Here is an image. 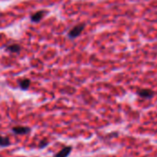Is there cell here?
Here are the masks:
<instances>
[{"mask_svg":"<svg viewBox=\"0 0 157 157\" xmlns=\"http://www.w3.org/2000/svg\"><path fill=\"white\" fill-rule=\"evenodd\" d=\"M31 129L29 127L25 126H15L12 128V132L17 135H26L30 132Z\"/></svg>","mask_w":157,"mask_h":157,"instance_id":"6da1fadb","label":"cell"},{"mask_svg":"<svg viewBox=\"0 0 157 157\" xmlns=\"http://www.w3.org/2000/svg\"><path fill=\"white\" fill-rule=\"evenodd\" d=\"M84 29H85V24H80V25L75 26L69 32V37L70 38H76V37H78L81 34V32L83 31Z\"/></svg>","mask_w":157,"mask_h":157,"instance_id":"7a4b0ae2","label":"cell"},{"mask_svg":"<svg viewBox=\"0 0 157 157\" xmlns=\"http://www.w3.org/2000/svg\"><path fill=\"white\" fill-rule=\"evenodd\" d=\"M137 94L141 98H147V99H150L155 96V92L151 89H141V90L137 91Z\"/></svg>","mask_w":157,"mask_h":157,"instance_id":"3957f363","label":"cell"},{"mask_svg":"<svg viewBox=\"0 0 157 157\" xmlns=\"http://www.w3.org/2000/svg\"><path fill=\"white\" fill-rule=\"evenodd\" d=\"M73 150L72 146H65L60 152H58L53 157H68Z\"/></svg>","mask_w":157,"mask_h":157,"instance_id":"277c9868","label":"cell"},{"mask_svg":"<svg viewBox=\"0 0 157 157\" xmlns=\"http://www.w3.org/2000/svg\"><path fill=\"white\" fill-rule=\"evenodd\" d=\"M30 85V80L29 79H23L21 81H19V87L22 90H27L29 88Z\"/></svg>","mask_w":157,"mask_h":157,"instance_id":"5b68a950","label":"cell"},{"mask_svg":"<svg viewBox=\"0 0 157 157\" xmlns=\"http://www.w3.org/2000/svg\"><path fill=\"white\" fill-rule=\"evenodd\" d=\"M10 145V140L8 137H3L0 135V147H7Z\"/></svg>","mask_w":157,"mask_h":157,"instance_id":"8992f818","label":"cell"},{"mask_svg":"<svg viewBox=\"0 0 157 157\" xmlns=\"http://www.w3.org/2000/svg\"><path fill=\"white\" fill-rule=\"evenodd\" d=\"M44 13H45L44 11H39V12L35 13V14L31 17V20H32V21H34V22H38V21H40V20L42 18V17H43Z\"/></svg>","mask_w":157,"mask_h":157,"instance_id":"52a82bcc","label":"cell"},{"mask_svg":"<svg viewBox=\"0 0 157 157\" xmlns=\"http://www.w3.org/2000/svg\"><path fill=\"white\" fill-rule=\"evenodd\" d=\"M7 50L9 52H18L19 50H20V46L17 45V44H13L11 46H8L7 47Z\"/></svg>","mask_w":157,"mask_h":157,"instance_id":"ba28073f","label":"cell"},{"mask_svg":"<svg viewBox=\"0 0 157 157\" xmlns=\"http://www.w3.org/2000/svg\"><path fill=\"white\" fill-rule=\"evenodd\" d=\"M48 144H49V141H48L47 139H43V140L40 141V144H39V148H40V149H43V148H45L46 146H48Z\"/></svg>","mask_w":157,"mask_h":157,"instance_id":"9c48e42d","label":"cell"}]
</instances>
